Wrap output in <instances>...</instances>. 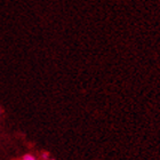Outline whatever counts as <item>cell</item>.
Listing matches in <instances>:
<instances>
[{
  "instance_id": "obj_1",
  "label": "cell",
  "mask_w": 160,
  "mask_h": 160,
  "mask_svg": "<svg viewBox=\"0 0 160 160\" xmlns=\"http://www.w3.org/2000/svg\"><path fill=\"white\" fill-rule=\"evenodd\" d=\"M22 160H38V158L36 157V156H33V154L27 153L22 157Z\"/></svg>"
},
{
  "instance_id": "obj_3",
  "label": "cell",
  "mask_w": 160,
  "mask_h": 160,
  "mask_svg": "<svg viewBox=\"0 0 160 160\" xmlns=\"http://www.w3.org/2000/svg\"><path fill=\"white\" fill-rule=\"evenodd\" d=\"M0 113H1V111H0Z\"/></svg>"
},
{
  "instance_id": "obj_2",
  "label": "cell",
  "mask_w": 160,
  "mask_h": 160,
  "mask_svg": "<svg viewBox=\"0 0 160 160\" xmlns=\"http://www.w3.org/2000/svg\"><path fill=\"white\" fill-rule=\"evenodd\" d=\"M40 157H41V159H42V160H49L50 156H49V153H48V152H41Z\"/></svg>"
}]
</instances>
